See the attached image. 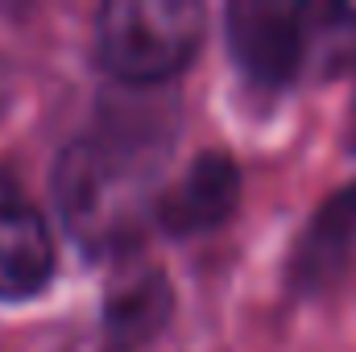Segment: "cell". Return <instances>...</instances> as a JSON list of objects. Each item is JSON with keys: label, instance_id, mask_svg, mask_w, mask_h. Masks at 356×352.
<instances>
[{"label": "cell", "instance_id": "cell-3", "mask_svg": "<svg viewBox=\"0 0 356 352\" xmlns=\"http://www.w3.org/2000/svg\"><path fill=\"white\" fill-rule=\"evenodd\" d=\"M224 38L249 88L282 91L307 75V0H232Z\"/></svg>", "mask_w": 356, "mask_h": 352}, {"label": "cell", "instance_id": "cell-9", "mask_svg": "<svg viewBox=\"0 0 356 352\" xmlns=\"http://www.w3.org/2000/svg\"><path fill=\"white\" fill-rule=\"evenodd\" d=\"M4 108H8V95H4V88H0V116H4Z\"/></svg>", "mask_w": 356, "mask_h": 352}, {"label": "cell", "instance_id": "cell-7", "mask_svg": "<svg viewBox=\"0 0 356 352\" xmlns=\"http://www.w3.org/2000/svg\"><path fill=\"white\" fill-rule=\"evenodd\" d=\"M175 319V286L158 265H124L99 311V352H141L149 349Z\"/></svg>", "mask_w": 356, "mask_h": 352}, {"label": "cell", "instance_id": "cell-5", "mask_svg": "<svg viewBox=\"0 0 356 352\" xmlns=\"http://www.w3.org/2000/svg\"><path fill=\"white\" fill-rule=\"evenodd\" d=\"M241 207V166L228 150H203L195 154V162L186 166V175L178 178L170 191L158 195L154 224L175 237H203L216 232L220 224H228Z\"/></svg>", "mask_w": 356, "mask_h": 352}, {"label": "cell", "instance_id": "cell-4", "mask_svg": "<svg viewBox=\"0 0 356 352\" xmlns=\"http://www.w3.org/2000/svg\"><path fill=\"white\" fill-rule=\"evenodd\" d=\"M348 278H356V182L332 191L298 232L286 262V290L294 298H323Z\"/></svg>", "mask_w": 356, "mask_h": 352}, {"label": "cell", "instance_id": "cell-8", "mask_svg": "<svg viewBox=\"0 0 356 352\" xmlns=\"http://www.w3.org/2000/svg\"><path fill=\"white\" fill-rule=\"evenodd\" d=\"M356 71V4L307 0V75L344 79Z\"/></svg>", "mask_w": 356, "mask_h": 352}, {"label": "cell", "instance_id": "cell-10", "mask_svg": "<svg viewBox=\"0 0 356 352\" xmlns=\"http://www.w3.org/2000/svg\"><path fill=\"white\" fill-rule=\"evenodd\" d=\"M353 154H356V125H353Z\"/></svg>", "mask_w": 356, "mask_h": 352}, {"label": "cell", "instance_id": "cell-1", "mask_svg": "<svg viewBox=\"0 0 356 352\" xmlns=\"http://www.w3.org/2000/svg\"><path fill=\"white\" fill-rule=\"evenodd\" d=\"M170 154V129L149 116L108 112L104 125L79 133L54 162V203L71 241L95 257H124L137 249L158 170Z\"/></svg>", "mask_w": 356, "mask_h": 352}, {"label": "cell", "instance_id": "cell-6", "mask_svg": "<svg viewBox=\"0 0 356 352\" xmlns=\"http://www.w3.org/2000/svg\"><path fill=\"white\" fill-rule=\"evenodd\" d=\"M54 232L38 203L0 175V303H25L54 282Z\"/></svg>", "mask_w": 356, "mask_h": 352}, {"label": "cell", "instance_id": "cell-2", "mask_svg": "<svg viewBox=\"0 0 356 352\" xmlns=\"http://www.w3.org/2000/svg\"><path fill=\"white\" fill-rule=\"evenodd\" d=\"M203 29L199 0H112L95 17V63L124 88H158L195 63Z\"/></svg>", "mask_w": 356, "mask_h": 352}]
</instances>
